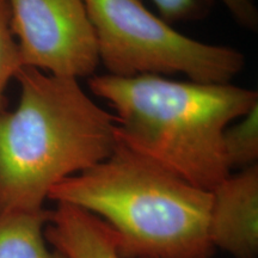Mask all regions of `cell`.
I'll use <instances>...</instances> for the list:
<instances>
[{
    "mask_svg": "<svg viewBox=\"0 0 258 258\" xmlns=\"http://www.w3.org/2000/svg\"><path fill=\"white\" fill-rule=\"evenodd\" d=\"M89 89L114 110L117 141L208 191L231 173L225 129L258 103L232 83L160 76H93Z\"/></svg>",
    "mask_w": 258,
    "mask_h": 258,
    "instance_id": "cell-1",
    "label": "cell"
},
{
    "mask_svg": "<svg viewBox=\"0 0 258 258\" xmlns=\"http://www.w3.org/2000/svg\"><path fill=\"white\" fill-rule=\"evenodd\" d=\"M19 101L0 112V213L40 211L50 190L117 145L114 115L78 79L22 67Z\"/></svg>",
    "mask_w": 258,
    "mask_h": 258,
    "instance_id": "cell-2",
    "label": "cell"
},
{
    "mask_svg": "<svg viewBox=\"0 0 258 258\" xmlns=\"http://www.w3.org/2000/svg\"><path fill=\"white\" fill-rule=\"evenodd\" d=\"M48 200L91 213L121 258H209L212 194L120 141L111 154L62 180Z\"/></svg>",
    "mask_w": 258,
    "mask_h": 258,
    "instance_id": "cell-3",
    "label": "cell"
},
{
    "mask_svg": "<svg viewBox=\"0 0 258 258\" xmlns=\"http://www.w3.org/2000/svg\"><path fill=\"white\" fill-rule=\"evenodd\" d=\"M99 64L122 78L183 74L186 80L230 84L246 64L243 51L182 34L143 0H85Z\"/></svg>",
    "mask_w": 258,
    "mask_h": 258,
    "instance_id": "cell-4",
    "label": "cell"
},
{
    "mask_svg": "<svg viewBox=\"0 0 258 258\" xmlns=\"http://www.w3.org/2000/svg\"><path fill=\"white\" fill-rule=\"evenodd\" d=\"M23 67L80 80L99 64L85 0H8Z\"/></svg>",
    "mask_w": 258,
    "mask_h": 258,
    "instance_id": "cell-5",
    "label": "cell"
},
{
    "mask_svg": "<svg viewBox=\"0 0 258 258\" xmlns=\"http://www.w3.org/2000/svg\"><path fill=\"white\" fill-rule=\"evenodd\" d=\"M209 238L235 258L258 252V165L230 173L211 190Z\"/></svg>",
    "mask_w": 258,
    "mask_h": 258,
    "instance_id": "cell-6",
    "label": "cell"
},
{
    "mask_svg": "<svg viewBox=\"0 0 258 258\" xmlns=\"http://www.w3.org/2000/svg\"><path fill=\"white\" fill-rule=\"evenodd\" d=\"M44 237L64 258H121L110 228L74 206L56 203Z\"/></svg>",
    "mask_w": 258,
    "mask_h": 258,
    "instance_id": "cell-7",
    "label": "cell"
},
{
    "mask_svg": "<svg viewBox=\"0 0 258 258\" xmlns=\"http://www.w3.org/2000/svg\"><path fill=\"white\" fill-rule=\"evenodd\" d=\"M50 213L44 208L0 213V258H64L46 245Z\"/></svg>",
    "mask_w": 258,
    "mask_h": 258,
    "instance_id": "cell-8",
    "label": "cell"
},
{
    "mask_svg": "<svg viewBox=\"0 0 258 258\" xmlns=\"http://www.w3.org/2000/svg\"><path fill=\"white\" fill-rule=\"evenodd\" d=\"M159 10L160 17L169 23L194 19L201 15L202 0H152ZM231 17L241 28L256 31L258 10L254 0H219Z\"/></svg>",
    "mask_w": 258,
    "mask_h": 258,
    "instance_id": "cell-9",
    "label": "cell"
},
{
    "mask_svg": "<svg viewBox=\"0 0 258 258\" xmlns=\"http://www.w3.org/2000/svg\"><path fill=\"white\" fill-rule=\"evenodd\" d=\"M224 148L228 166L245 169L258 159V103L225 129Z\"/></svg>",
    "mask_w": 258,
    "mask_h": 258,
    "instance_id": "cell-10",
    "label": "cell"
},
{
    "mask_svg": "<svg viewBox=\"0 0 258 258\" xmlns=\"http://www.w3.org/2000/svg\"><path fill=\"white\" fill-rule=\"evenodd\" d=\"M23 67L21 51L14 34L8 0H0V112L5 110V92Z\"/></svg>",
    "mask_w": 258,
    "mask_h": 258,
    "instance_id": "cell-11",
    "label": "cell"
}]
</instances>
